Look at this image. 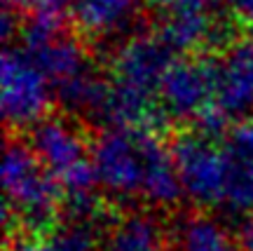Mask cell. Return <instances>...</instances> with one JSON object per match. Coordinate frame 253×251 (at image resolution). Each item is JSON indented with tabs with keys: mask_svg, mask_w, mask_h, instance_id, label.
Here are the masks:
<instances>
[{
	"mask_svg": "<svg viewBox=\"0 0 253 251\" xmlns=\"http://www.w3.org/2000/svg\"><path fill=\"white\" fill-rule=\"evenodd\" d=\"M178 251H242L237 247L225 228L207 216H192L183 221L176 230Z\"/></svg>",
	"mask_w": 253,
	"mask_h": 251,
	"instance_id": "cell-11",
	"label": "cell"
},
{
	"mask_svg": "<svg viewBox=\"0 0 253 251\" xmlns=\"http://www.w3.org/2000/svg\"><path fill=\"white\" fill-rule=\"evenodd\" d=\"M131 2L134 0H80L78 12L87 26L106 28L125 17V12L129 9Z\"/></svg>",
	"mask_w": 253,
	"mask_h": 251,
	"instance_id": "cell-13",
	"label": "cell"
},
{
	"mask_svg": "<svg viewBox=\"0 0 253 251\" xmlns=\"http://www.w3.org/2000/svg\"><path fill=\"white\" fill-rule=\"evenodd\" d=\"M31 148L38 155L68 200L89 198L91 186L96 183L91 155L82 136L61 120H47L40 122L33 132Z\"/></svg>",
	"mask_w": 253,
	"mask_h": 251,
	"instance_id": "cell-3",
	"label": "cell"
},
{
	"mask_svg": "<svg viewBox=\"0 0 253 251\" xmlns=\"http://www.w3.org/2000/svg\"><path fill=\"white\" fill-rule=\"evenodd\" d=\"M17 2H24V5L36 9H54L59 5V0H17Z\"/></svg>",
	"mask_w": 253,
	"mask_h": 251,
	"instance_id": "cell-17",
	"label": "cell"
},
{
	"mask_svg": "<svg viewBox=\"0 0 253 251\" xmlns=\"http://www.w3.org/2000/svg\"><path fill=\"white\" fill-rule=\"evenodd\" d=\"M9 251H47V244L33 242V240H21V242L12 244Z\"/></svg>",
	"mask_w": 253,
	"mask_h": 251,
	"instance_id": "cell-15",
	"label": "cell"
},
{
	"mask_svg": "<svg viewBox=\"0 0 253 251\" xmlns=\"http://www.w3.org/2000/svg\"><path fill=\"white\" fill-rule=\"evenodd\" d=\"M162 71H169L164 50L157 43L150 40H138L129 45L122 59H120V78L126 87L145 92V87L153 80H157Z\"/></svg>",
	"mask_w": 253,
	"mask_h": 251,
	"instance_id": "cell-10",
	"label": "cell"
},
{
	"mask_svg": "<svg viewBox=\"0 0 253 251\" xmlns=\"http://www.w3.org/2000/svg\"><path fill=\"white\" fill-rule=\"evenodd\" d=\"M167 7H171L176 14H185V12H195L199 0H162Z\"/></svg>",
	"mask_w": 253,
	"mask_h": 251,
	"instance_id": "cell-14",
	"label": "cell"
},
{
	"mask_svg": "<svg viewBox=\"0 0 253 251\" xmlns=\"http://www.w3.org/2000/svg\"><path fill=\"white\" fill-rule=\"evenodd\" d=\"M164 247L167 237L157 216L131 211L113 225L101 251H164Z\"/></svg>",
	"mask_w": 253,
	"mask_h": 251,
	"instance_id": "cell-9",
	"label": "cell"
},
{
	"mask_svg": "<svg viewBox=\"0 0 253 251\" xmlns=\"http://www.w3.org/2000/svg\"><path fill=\"white\" fill-rule=\"evenodd\" d=\"M216 87L220 90L218 108L223 120L253 106V43L227 59L220 75H216Z\"/></svg>",
	"mask_w": 253,
	"mask_h": 251,
	"instance_id": "cell-7",
	"label": "cell"
},
{
	"mask_svg": "<svg viewBox=\"0 0 253 251\" xmlns=\"http://www.w3.org/2000/svg\"><path fill=\"white\" fill-rule=\"evenodd\" d=\"M96 183L118 200L173 204L183 193L176 157L143 129H120L91 151Z\"/></svg>",
	"mask_w": 253,
	"mask_h": 251,
	"instance_id": "cell-1",
	"label": "cell"
},
{
	"mask_svg": "<svg viewBox=\"0 0 253 251\" xmlns=\"http://www.w3.org/2000/svg\"><path fill=\"white\" fill-rule=\"evenodd\" d=\"M2 183L7 230L21 225L28 233H40L56 223L61 186L42 167L31 146L12 144L7 148Z\"/></svg>",
	"mask_w": 253,
	"mask_h": 251,
	"instance_id": "cell-2",
	"label": "cell"
},
{
	"mask_svg": "<svg viewBox=\"0 0 253 251\" xmlns=\"http://www.w3.org/2000/svg\"><path fill=\"white\" fill-rule=\"evenodd\" d=\"M216 85V73H207L197 66H176L167 71V106L176 115L207 113L209 90Z\"/></svg>",
	"mask_w": 253,
	"mask_h": 251,
	"instance_id": "cell-8",
	"label": "cell"
},
{
	"mask_svg": "<svg viewBox=\"0 0 253 251\" xmlns=\"http://www.w3.org/2000/svg\"><path fill=\"white\" fill-rule=\"evenodd\" d=\"M176 169L181 188L199 206H225L230 162L225 148H218L211 139L185 136L176 146Z\"/></svg>",
	"mask_w": 253,
	"mask_h": 251,
	"instance_id": "cell-4",
	"label": "cell"
},
{
	"mask_svg": "<svg viewBox=\"0 0 253 251\" xmlns=\"http://www.w3.org/2000/svg\"><path fill=\"white\" fill-rule=\"evenodd\" d=\"M225 152L230 162L225 206L230 211L253 214V122L237 129Z\"/></svg>",
	"mask_w": 253,
	"mask_h": 251,
	"instance_id": "cell-6",
	"label": "cell"
},
{
	"mask_svg": "<svg viewBox=\"0 0 253 251\" xmlns=\"http://www.w3.org/2000/svg\"><path fill=\"white\" fill-rule=\"evenodd\" d=\"M5 115L14 125H31L42 115L47 103V92L42 82V73L33 61L7 54L5 56Z\"/></svg>",
	"mask_w": 253,
	"mask_h": 251,
	"instance_id": "cell-5",
	"label": "cell"
},
{
	"mask_svg": "<svg viewBox=\"0 0 253 251\" xmlns=\"http://www.w3.org/2000/svg\"><path fill=\"white\" fill-rule=\"evenodd\" d=\"M239 247H242V251H253V221L244 225L242 237H239Z\"/></svg>",
	"mask_w": 253,
	"mask_h": 251,
	"instance_id": "cell-16",
	"label": "cell"
},
{
	"mask_svg": "<svg viewBox=\"0 0 253 251\" xmlns=\"http://www.w3.org/2000/svg\"><path fill=\"white\" fill-rule=\"evenodd\" d=\"M239 9L249 21H253V0H239Z\"/></svg>",
	"mask_w": 253,
	"mask_h": 251,
	"instance_id": "cell-18",
	"label": "cell"
},
{
	"mask_svg": "<svg viewBox=\"0 0 253 251\" xmlns=\"http://www.w3.org/2000/svg\"><path fill=\"white\" fill-rule=\"evenodd\" d=\"M47 251H96V223L71 221L61 225L47 242Z\"/></svg>",
	"mask_w": 253,
	"mask_h": 251,
	"instance_id": "cell-12",
	"label": "cell"
}]
</instances>
